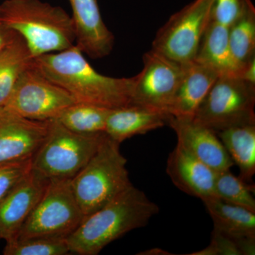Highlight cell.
I'll use <instances>...</instances> for the list:
<instances>
[{"label": "cell", "instance_id": "1", "mask_svg": "<svg viewBox=\"0 0 255 255\" xmlns=\"http://www.w3.org/2000/svg\"><path fill=\"white\" fill-rule=\"evenodd\" d=\"M33 65L80 103L114 110L130 105L133 78H117L96 71L76 44L37 57Z\"/></svg>", "mask_w": 255, "mask_h": 255}, {"label": "cell", "instance_id": "2", "mask_svg": "<svg viewBox=\"0 0 255 255\" xmlns=\"http://www.w3.org/2000/svg\"><path fill=\"white\" fill-rule=\"evenodd\" d=\"M159 207L143 191L132 185L95 212L85 216L66 238L70 253L98 255L127 233L145 227Z\"/></svg>", "mask_w": 255, "mask_h": 255}, {"label": "cell", "instance_id": "3", "mask_svg": "<svg viewBox=\"0 0 255 255\" xmlns=\"http://www.w3.org/2000/svg\"><path fill=\"white\" fill-rule=\"evenodd\" d=\"M0 22L23 38L33 59L76 43L72 16L41 0H4L0 4Z\"/></svg>", "mask_w": 255, "mask_h": 255}, {"label": "cell", "instance_id": "4", "mask_svg": "<svg viewBox=\"0 0 255 255\" xmlns=\"http://www.w3.org/2000/svg\"><path fill=\"white\" fill-rule=\"evenodd\" d=\"M119 146L107 135L93 157L71 179L74 194L85 216L103 207L132 185L127 159Z\"/></svg>", "mask_w": 255, "mask_h": 255}, {"label": "cell", "instance_id": "5", "mask_svg": "<svg viewBox=\"0 0 255 255\" xmlns=\"http://www.w3.org/2000/svg\"><path fill=\"white\" fill-rule=\"evenodd\" d=\"M106 136L105 132L77 133L52 120L48 136L32 159V169L49 180L72 179L93 157Z\"/></svg>", "mask_w": 255, "mask_h": 255}, {"label": "cell", "instance_id": "6", "mask_svg": "<svg viewBox=\"0 0 255 255\" xmlns=\"http://www.w3.org/2000/svg\"><path fill=\"white\" fill-rule=\"evenodd\" d=\"M255 85L238 77H219L193 120L215 132L255 124Z\"/></svg>", "mask_w": 255, "mask_h": 255}, {"label": "cell", "instance_id": "7", "mask_svg": "<svg viewBox=\"0 0 255 255\" xmlns=\"http://www.w3.org/2000/svg\"><path fill=\"white\" fill-rule=\"evenodd\" d=\"M84 218L74 194L71 179H53L50 181L44 194L15 239L66 238L78 227Z\"/></svg>", "mask_w": 255, "mask_h": 255}, {"label": "cell", "instance_id": "8", "mask_svg": "<svg viewBox=\"0 0 255 255\" xmlns=\"http://www.w3.org/2000/svg\"><path fill=\"white\" fill-rule=\"evenodd\" d=\"M213 7L214 0H194L184 6L157 31L152 49L181 65L194 61Z\"/></svg>", "mask_w": 255, "mask_h": 255}, {"label": "cell", "instance_id": "9", "mask_svg": "<svg viewBox=\"0 0 255 255\" xmlns=\"http://www.w3.org/2000/svg\"><path fill=\"white\" fill-rule=\"evenodd\" d=\"M75 103L68 92L46 78L32 62L20 75L4 108L29 120L48 122Z\"/></svg>", "mask_w": 255, "mask_h": 255}, {"label": "cell", "instance_id": "10", "mask_svg": "<svg viewBox=\"0 0 255 255\" xmlns=\"http://www.w3.org/2000/svg\"><path fill=\"white\" fill-rule=\"evenodd\" d=\"M143 68L133 77L130 105L168 114L169 106L182 78L184 65L151 49L144 55Z\"/></svg>", "mask_w": 255, "mask_h": 255}, {"label": "cell", "instance_id": "11", "mask_svg": "<svg viewBox=\"0 0 255 255\" xmlns=\"http://www.w3.org/2000/svg\"><path fill=\"white\" fill-rule=\"evenodd\" d=\"M50 122H37L0 108V165L33 159L50 130Z\"/></svg>", "mask_w": 255, "mask_h": 255}, {"label": "cell", "instance_id": "12", "mask_svg": "<svg viewBox=\"0 0 255 255\" xmlns=\"http://www.w3.org/2000/svg\"><path fill=\"white\" fill-rule=\"evenodd\" d=\"M167 124L175 132L177 143L216 173L229 170L234 165L214 130L193 119L175 118L170 115Z\"/></svg>", "mask_w": 255, "mask_h": 255}, {"label": "cell", "instance_id": "13", "mask_svg": "<svg viewBox=\"0 0 255 255\" xmlns=\"http://www.w3.org/2000/svg\"><path fill=\"white\" fill-rule=\"evenodd\" d=\"M49 179L32 169L14 190L0 202V239H15L41 199Z\"/></svg>", "mask_w": 255, "mask_h": 255}, {"label": "cell", "instance_id": "14", "mask_svg": "<svg viewBox=\"0 0 255 255\" xmlns=\"http://www.w3.org/2000/svg\"><path fill=\"white\" fill-rule=\"evenodd\" d=\"M76 30L77 45L93 59L110 54L114 36L104 22L98 0H68Z\"/></svg>", "mask_w": 255, "mask_h": 255}, {"label": "cell", "instance_id": "15", "mask_svg": "<svg viewBox=\"0 0 255 255\" xmlns=\"http://www.w3.org/2000/svg\"><path fill=\"white\" fill-rule=\"evenodd\" d=\"M166 171L174 185L188 195L202 201L216 196L217 173L179 143L169 154Z\"/></svg>", "mask_w": 255, "mask_h": 255}, {"label": "cell", "instance_id": "16", "mask_svg": "<svg viewBox=\"0 0 255 255\" xmlns=\"http://www.w3.org/2000/svg\"><path fill=\"white\" fill-rule=\"evenodd\" d=\"M214 223V231L239 242L246 255L255 253V212L216 196L202 201Z\"/></svg>", "mask_w": 255, "mask_h": 255}, {"label": "cell", "instance_id": "17", "mask_svg": "<svg viewBox=\"0 0 255 255\" xmlns=\"http://www.w3.org/2000/svg\"><path fill=\"white\" fill-rule=\"evenodd\" d=\"M219 77L213 69L195 60L184 65L182 78L169 107V115L193 119Z\"/></svg>", "mask_w": 255, "mask_h": 255}, {"label": "cell", "instance_id": "18", "mask_svg": "<svg viewBox=\"0 0 255 255\" xmlns=\"http://www.w3.org/2000/svg\"><path fill=\"white\" fill-rule=\"evenodd\" d=\"M169 115L158 111L128 105L111 110L105 132L112 140L121 144L127 139L160 128L167 124Z\"/></svg>", "mask_w": 255, "mask_h": 255}, {"label": "cell", "instance_id": "19", "mask_svg": "<svg viewBox=\"0 0 255 255\" xmlns=\"http://www.w3.org/2000/svg\"><path fill=\"white\" fill-rule=\"evenodd\" d=\"M228 27L211 18L194 60L213 69L219 77L241 78V68L230 48Z\"/></svg>", "mask_w": 255, "mask_h": 255}, {"label": "cell", "instance_id": "20", "mask_svg": "<svg viewBox=\"0 0 255 255\" xmlns=\"http://www.w3.org/2000/svg\"><path fill=\"white\" fill-rule=\"evenodd\" d=\"M228 155L240 169L239 177L252 182L255 174V124L216 131Z\"/></svg>", "mask_w": 255, "mask_h": 255}, {"label": "cell", "instance_id": "21", "mask_svg": "<svg viewBox=\"0 0 255 255\" xmlns=\"http://www.w3.org/2000/svg\"><path fill=\"white\" fill-rule=\"evenodd\" d=\"M228 41L233 58L243 72L245 65L255 57V8L251 0H246L228 27Z\"/></svg>", "mask_w": 255, "mask_h": 255}, {"label": "cell", "instance_id": "22", "mask_svg": "<svg viewBox=\"0 0 255 255\" xmlns=\"http://www.w3.org/2000/svg\"><path fill=\"white\" fill-rule=\"evenodd\" d=\"M33 60L26 43L18 34L0 53V108L7 104L18 78Z\"/></svg>", "mask_w": 255, "mask_h": 255}, {"label": "cell", "instance_id": "23", "mask_svg": "<svg viewBox=\"0 0 255 255\" xmlns=\"http://www.w3.org/2000/svg\"><path fill=\"white\" fill-rule=\"evenodd\" d=\"M110 109L77 102L60 114L55 121L77 133L90 135L105 132Z\"/></svg>", "mask_w": 255, "mask_h": 255}, {"label": "cell", "instance_id": "24", "mask_svg": "<svg viewBox=\"0 0 255 255\" xmlns=\"http://www.w3.org/2000/svg\"><path fill=\"white\" fill-rule=\"evenodd\" d=\"M215 196L229 204L255 212V185L236 177L230 169L216 174Z\"/></svg>", "mask_w": 255, "mask_h": 255}, {"label": "cell", "instance_id": "25", "mask_svg": "<svg viewBox=\"0 0 255 255\" xmlns=\"http://www.w3.org/2000/svg\"><path fill=\"white\" fill-rule=\"evenodd\" d=\"M66 238L35 237L6 242L5 255H65L70 254Z\"/></svg>", "mask_w": 255, "mask_h": 255}, {"label": "cell", "instance_id": "26", "mask_svg": "<svg viewBox=\"0 0 255 255\" xmlns=\"http://www.w3.org/2000/svg\"><path fill=\"white\" fill-rule=\"evenodd\" d=\"M32 169V159L0 165V202L17 187Z\"/></svg>", "mask_w": 255, "mask_h": 255}, {"label": "cell", "instance_id": "27", "mask_svg": "<svg viewBox=\"0 0 255 255\" xmlns=\"http://www.w3.org/2000/svg\"><path fill=\"white\" fill-rule=\"evenodd\" d=\"M191 255H245L244 250L239 242L213 231L211 242L207 248L196 252Z\"/></svg>", "mask_w": 255, "mask_h": 255}, {"label": "cell", "instance_id": "28", "mask_svg": "<svg viewBox=\"0 0 255 255\" xmlns=\"http://www.w3.org/2000/svg\"><path fill=\"white\" fill-rule=\"evenodd\" d=\"M246 0H214L212 18L229 26L240 14Z\"/></svg>", "mask_w": 255, "mask_h": 255}, {"label": "cell", "instance_id": "29", "mask_svg": "<svg viewBox=\"0 0 255 255\" xmlns=\"http://www.w3.org/2000/svg\"><path fill=\"white\" fill-rule=\"evenodd\" d=\"M17 33L0 22V53L14 41Z\"/></svg>", "mask_w": 255, "mask_h": 255}, {"label": "cell", "instance_id": "30", "mask_svg": "<svg viewBox=\"0 0 255 255\" xmlns=\"http://www.w3.org/2000/svg\"><path fill=\"white\" fill-rule=\"evenodd\" d=\"M240 78L255 85V57L245 65Z\"/></svg>", "mask_w": 255, "mask_h": 255}, {"label": "cell", "instance_id": "31", "mask_svg": "<svg viewBox=\"0 0 255 255\" xmlns=\"http://www.w3.org/2000/svg\"><path fill=\"white\" fill-rule=\"evenodd\" d=\"M138 255H172V253H169V252L164 251L160 248H153V249L148 250L142 252V253H138Z\"/></svg>", "mask_w": 255, "mask_h": 255}]
</instances>
